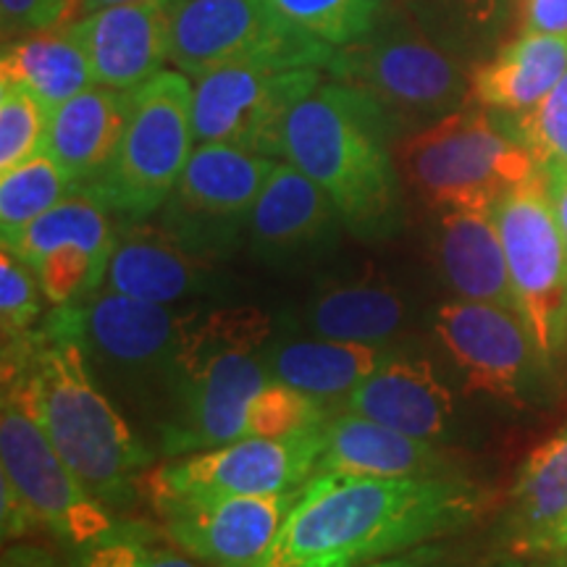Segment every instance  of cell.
<instances>
[{"mask_svg": "<svg viewBox=\"0 0 567 567\" xmlns=\"http://www.w3.org/2000/svg\"><path fill=\"white\" fill-rule=\"evenodd\" d=\"M484 513L486 496L465 473H316L258 567H368L460 534Z\"/></svg>", "mask_w": 567, "mask_h": 567, "instance_id": "cell-1", "label": "cell"}, {"mask_svg": "<svg viewBox=\"0 0 567 567\" xmlns=\"http://www.w3.org/2000/svg\"><path fill=\"white\" fill-rule=\"evenodd\" d=\"M3 368L21 373L42 429L84 488L111 509L132 507L155 452L92 375L82 347L42 323L3 344Z\"/></svg>", "mask_w": 567, "mask_h": 567, "instance_id": "cell-2", "label": "cell"}, {"mask_svg": "<svg viewBox=\"0 0 567 567\" xmlns=\"http://www.w3.org/2000/svg\"><path fill=\"white\" fill-rule=\"evenodd\" d=\"M392 118L365 92L321 82L289 113L284 161L308 174L342 213L352 237L386 243L402 226V179Z\"/></svg>", "mask_w": 567, "mask_h": 567, "instance_id": "cell-3", "label": "cell"}, {"mask_svg": "<svg viewBox=\"0 0 567 567\" xmlns=\"http://www.w3.org/2000/svg\"><path fill=\"white\" fill-rule=\"evenodd\" d=\"M274 321L252 305L197 310L176 354L168 413L155 431L163 457L245 439L247 410L271 375L266 347Z\"/></svg>", "mask_w": 567, "mask_h": 567, "instance_id": "cell-4", "label": "cell"}, {"mask_svg": "<svg viewBox=\"0 0 567 567\" xmlns=\"http://www.w3.org/2000/svg\"><path fill=\"white\" fill-rule=\"evenodd\" d=\"M197 310L101 289L80 305L53 308L42 323L74 339L111 400L155 434L168 413L176 354Z\"/></svg>", "mask_w": 567, "mask_h": 567, "instance_id": "cell-5", "label": "cell"}, {"mask_svg": "<svg viewBox=\"0 0 567 567\" xmlns=\"http://www.w3.org/2000/svg\"><path fill=\"white\" fill-rule=\"evenodd\" d=\"M329 74L365 92L402 134L465 109L473 90L463 53L425 30L402 0L371 32L337 48Z\"/></svg>", "mask_w": 567, "mask_h": 567, "instance_id": "cell-6", "label": "cell"}, {"mask_svg": "<svg viewBox=\"0 0 567 567\" xmlns=\"http://www.w3.org/2000/svg\"><path fill=\"white\" fill-rule=\"evenodd\" d=\"M394 155L402 187L429 210H494L542 172L534 153L502 130L484 105H465L442 122L402 134Z\"/></svg>", "mask_w": 567, "mask_h": 567, "instance_id": "cell-7", "label": "cell"}, {"mask_svg": "<svg viewBox=\"0 0 567 567\" xmlns=\"http://www.w3.org/2000/svg\"><path fill=\"white\" fill-rule=\"evenodd\" d=\"M195 84L179 69H163L132 92V113L109 172L92 184L124 224L161 213L193 155Z\"/></svg>", "mask_w": 567, "mask_h": 567, "instance_id": "cell-8", "label": "cell"}, {"mask_svg": "<svg viewBox=\"0 0 567 567\" xmlns=\"http://www.w3.org/2000/svg\"><path fill=\"white\" fill-rule=\"evenodd\" d=\"M0 460L3 476L13 481L30 502L40 528L69 549L101 542L124 526L97 496H92L74 471L63 463L51 436L42 429L30 389L21 373L3 368V408H0Z\"/></svg>", "mask_w": 567, "mask_h": 567, "instance_id": "cell-9", "label": "cell"}, {"mask_svg": "<svg viewBox=\"0 0 567 567\" xmlns=\"http://www.w3.org/2000/svg\"><path fill=\"white\" fill-rule=\"evenodd\" d=\"M334 53L295 30L271 0H172L168 63L189 80L250 61L326 71Z\"/></svg>", "mask_w": 567, "mask_h": 567, "instance_id": "cell-10", "label": "cell"}, {"mask_svg": "<svg viewBox=\"0 0 567 567\" xmlns=\"http://www.w3.org/2000/svg\"><path fill=\"white\" fill-rule=\"evenodd\" d=\"M505 245L517 316L544 368L567 347V252L544 172L515 187L494 208Z\"/></svg>", "mask_w": 567, "mask_h": 567, "instance_id": "cell-11", "label": "cell"}, {"mask_svg": "<svg viewBox=\"0 0 567 567\" xmlns=\"http://www.w3.org/2000/svg\"><path fill=\"white\" fill-rule=\"evenodd\" d=\"M276 163L243 147L197 142L161 208V224L189 250L210 260L226 258L247 239L252 208Z\"/></svg>", "mask_w": 567, "mask_h": 567, "instance_id": "cell-12", "label": "cell"}, {"mask_svg": "<svg viewBox=\"0 0 567 567\" xmlns=\"http://www.w3.org/2000/svg\"><path fill=\"white\" fill-rule=\"evenodd\" d=\"M323 82L321 69L274 61L234 63L195 80V140L221 142L284 161V126L305 95Z\"/></svg>", "mask_w": 567, "mask_h": 567, "instance_id": "cell-13", "label": "cell"}, {"mask_svg": "<svg viewBox=\"0 0 567 567\" xmlns=\"http://www.w3.org/2000/svg\"><path fill=\"white\" fill-rule=\"evenodd\" d=\"M323 429V425H321ZM305 431L287 439L245 436L193 455L168 457L142 478L151 505L193 496L276 494L300 488L318 473L323 431Z\"/></svg>", "mask_w": 567, "mask_h": 567, "instance_id": "cell-14", "label": "cell"}, {"mask_svg": "<svg viewBox=\"0 0 567 567\" xmlns=\"http://www.w3.org/2000/svg\"><path fill=\"white\" fill-rule=\"evenodd\" d=\"M122 218L92 189H71L3 250L17 255L38 276L53 308L80 305L103 289Z\"/></svg>", "mask_w": 567, "mask_h": 567, "instance_id": "cell-15", "label": "cell"}, {"mask_svg": "<svg viewBox=\"0 0 567 567\" xmlns=\"http://www.w3.org/2000/svg\"><path fill=\"white\" fill-rule=\"evenodd\" d=\"M429 323L436 344L463 375L467 394L517 402L534 386L538 368H544L515 310L450 300L431 310Z\"/></svg>", "mask_w": 567, "mask_h": 567, "instance_id": "cell-16", "label": "cell"}, {"mask_svg": "<svg viewBox=\"0 0 567 567\" xmlns=\"http://www.w3.org/2000/svg\"><path fill=\"white\" fill-rule=\"evenodd\" d=\"M302 488L276 494L193 496L153 505L163 536L205 567H258L300 499Z\"/></svg>", "mask_w": 567, "mask_h": 567, "instance_id": "cell-17", "label": "cell"}, {"mask_svg": "<svg viewBox=\"0 0 567 567\" xmlns=\"http://www.w3.org/2000/svg\"><path fill=\"white\" fill-rule=\"evenodd\" d=\"M342 229L334 200L308 174L279 161L252 208L247 245L264 264L295 266L329 252Z\"/></svg>", "mask_w": 567, "mask_h": 567, "instance_id": "cell-18", "label": "cell"}, {"mask_svg": "<svg viewBox=\"0 0 567 567\" xmlns=\"http://www.w3.org/2000/svg\"><path fill=\"white\" fill-rule=\"evenodd\" d=\"M63 27L87 55L95 84L134 92L168 63L172 0L109 6Z\"/></svg>", "mask_w": 567, "mask_h": 567, "instance_id": "cell-19", "label": "cell"}, {"mask_svg": "<svg viewBox=\"0 0 567 567\" xmlns=\"http://www.w3.org/2000/svg\"><path fill=\"white\" fill-rule=\"evenodd\" d=\"M216 264L189 250L161 221L145 218L122 226L103 289L142 302L184 305L221 289Z\"/></svg>", "mask_w": 567, "mask_h": 567, "instance_id": "cell-20", "label": "cell"}, {"mask_svg": "<svg viewBox=\"0 0 567 567\" xmlns=\"http://www.w3.org/2000/svg\"><path fill=\"white\" fill-rule=\"evenodd\" d=\"M342 410L434 444L457 423L455 392L439 365L405 347H392L384 363L342 402Z\"/></svg>", "mask_w": 567, "mask_h": 567, "instance_id": "cell-21", "label": "cell"}, {"mask_svg": "<svg viewBox=\"0 0 567 567\" xmlns=\"http://www.w3.org/2000/svg\"><path fill=\"white\" fill-rule=\"evenodd\" d=\"M295 334L337 339V342L392 347L410 326L408 297L373 271L347 274L318 284L292 323Z\"/></svg>", "mask_w": 567, "mask_h": 567, "instance_id": "cell-22", "label": "cell"}, {"mask_svg": "<svg viewBox=\"0 0 567 567\" xmlns=\"http://www.w3.org/2000/svg\"><path fill=\"white\" fill-rule=\"evenodd\" d=\"M434 213V229L429 234L431 266L446 292L455 300L499 305L517 313L494 210L442 208Z\"/></svg>", "mask_w": 567, "mask_h": 567, "instance_id": "cell-23", "label": "cell"}, {"mask_svg": "<svg viewBox=\"0 0 567 567\" xmlns=\"http://www.w3.org/2000/svg\"><path fill=\"white\" fill-rule=\"evenodd\" d=\"M318 473H352L375 478H423L463 473L457 457L434 442H423L350 410H337L323 423Z\"/></svg>", "mask_w": 567, "mask_h": 567, "instance_id": "cell-24", "label": "cell"}, {"mask_svg": "<svg viewBox=\"0 0 567 567\" xmlns=\"http://www.w3.org/2000/svg\"><path fill=\"white\" fill-rule=\"evenodd\" d=\"M132 92L92 84L53 111L48 151L74 184L90 189L109 172L130 124Z\"/></svg>", "mask_w": 567, "mask_h": 567, "instance_id": "cell-25", "label": "cell"}, {"mask_svg": "<svg viewBox=\"0 0 567 567\" xmlns=\"http://www.w3.org/2000/svg\"><path fill=\"white\" fill-rule=\"evenodd\" d=\"M392 347L337 342L308 334L274 337L266 347V371L271 381H281L318 400L342 402L384 363Z\"/></svg>", "mask_w": 567, "mask_h": 567, "instance_id": "cell-26", "label": "cell"}, {"mask_svg": "<svg viewBox=\"0 0 567 567\" xmlns=\"http://www.w3.org/2000/svg\"><path fill=\"white\" fill-rule=\"evenodd\" d=\"M567 71V40L523 32L473 71L471 97L488 111L520 116L534 111Z\"/></svg>", "mask_w": 567, "mask_h": 567, "instance_id": "cell-27", "label": "cell"}, {"mask_svg": "<svg viewBox=\"0 0 567 567\" xmlns=\"http://www.w3.org/2000/svg\"><path fill=\"white\" fill-rule=\"evenodd\" d=\"M567 515V425L538 444L517 471L509 492L505 538L513 555H526Z\"/></svg>", "mask_w": 567, "mask_h": 567, "instance_id": "cell-28", "label": "cell"}, {"mask_svg": "<svg viewBox=\"0 0 567 567\" xmlns=\"http://www.w3.org/2000/svg\"><path fill=\"white\" fill-rule=\"evenodd\" d=\"M0 82H13L38 95L55 111L95 84L87 55L66 27L30 32L3 42Z\"/></svg>", "mask_w": 567, "mask_h": 567, "instance_id": "cell-29", "label": "cell"}, {"mask_svg": "<svg viewBox=\"0 0 567 567\" xmlns=\"http://www.w3.org/2000/svg\"><path fill=\"white\" fill-rule=\"evenodd\" d=\"M74 184L53 158L51 151L34 153L17 163L9 172H0V237L3 247L11 245L42 213L66 197Z\"/></svg>", "mask_w": 567, "mask_h": 567, "instance_id": "cell-30", "label": "cell"}, {"mask_svg": "<svg viewBox=\"0 0 567 567\" xmlns=\"http://www.w3.org/2000/svg\"><path fill=\"white\" fill-rule=\"evenodd\" d=\"M394 0H271L295 30L331 48H344L379 24Z\"/></svg>", "mask_w": 567, "mask_h": 567, "instance_id": "cell-31", "label": "cell"}, {"mask_svg": "<svg viewBox=\"0 0 567 567\" xmlns=\"http://www.w3.org/2000/svg\"><path fill=\"white\" fill-rule=\"evenodd\" d=\"M439 40L467 53L484 48L505 27L509 0H402Z\"/></svg>", "mask_w": 567, "mask_h": 567, "instance_id": "cell-32", "label": "cell"}, {"mask_svg": "<svg viewBox=\"0 0 567 567\" xmlns=\"http://www.w3.org/2000/svg\"><path fill=\"white\" fill-rule=\"evenodd\" d=\"M66 567H203V563L176 544L158 542L155 528L145 523L124 520L122 528L101 542L71 549Z\"/></svg>", "mask_w": 567, "mask_h": 567, "instance_id": "cell-33", "label": "cell"}, {"mask_svg": "<svg viewBox=\"0 0 567 567\" xmlns=\"http://www.w3.org/2000/svg\"><path fill=\"white\" fill-rule=\"evenodd\" d=\"M329 402L300 392V389L268 381L247 410L245 436L255 439H287L316 431L334 415Z\"/></svg>", "mask_w": 567, "mask_h": 567, "instance_id": "cell-34", "label": "cell"}, {"mask_svg": "<svg viewBox=\"0 0 567 567\" xmlns=\"http://www.w3.org/2000/svg\"><path fill=\"white\" fill-rule=\"evenodd\" d=\"M53 109L38 92L0 82V172L45 151Z\"/></svg>", "mask_w": 567, "mask_h": 567, "instance_id": "cell-35", "label": "cell"}, {"mask_svg": "<svg viewBox=\"0 0 567 567\" xmlns=\"http://www.w3.org/2000/svg\"><path fill=\"white\" fill-rule=\"evenodd\" d=\"M42 287L32 268L17 255L0 252V329L3 344L19 342L38 329L42 316Z\"/></svg>", "mask_w": 567, "mask_h": 567, "instance_id": "cell-36", "label": "cell"}, {"mask_svg": "<svg viewBox=\"0 0 567 567\" xmlns=\"http://www.w3.org/2000/svg\"><path fill=\"white\" fill-rule=\"evenodd\" d=\"M509 132L534 153L538 166L567 161V71L534 111L515 116Z\"/></svg>", "mask_w": 567, "mask_h": 567, "instance_id": "cell-37", "label": "cell"}, {"mask_svg": "<svg viewBox=\"0 0 567 567\" xmlns=\"http://www.w3.org/2000/svg\"><path fill=\"white\" fill-rule=\"evenodd\" d=\"M69 3L71 0H0L3 42L61 27L66 21Z\"/></svg>", "mask_w": 567, "mask_h": 567, "instance_id": "cell-38", "label": "cell"}, {"mask_svg": "<svg viewBox=\"0 0 567 567\" xmlns=\"http://www.w3.org/2000/svg\"><path fill=\"white\" fill-rule=\"evenodd\" d=\"M368 567H494L492 559L473 555L465 549H450L444 544H425L400 557L381 559V563Z\"/></svg>", "mask_w": 567, "mask_h": 567, "instance_id": "cell-39", "label": "cell"}, {"mask_svg": "<svg viewBox=\"0 0 567 567\" xmlns=\"http://www.w3.org/2000/svg\"><path fill=\"white\" fill-rule=\"evenodd\" d=\"M0 520H3V538H21L40 528L38 517H34L30 502L21 496L9 476L0 473Z\"/></svg>", "mask_w": 567, "mask_h": 567, "instance_id": "cell-40", "label": "cell"}, {"mask_svg": "<svg viewBox=\"0 0 567 567\" xmlns=\"http://www.w3.org/2000/svg\"><path fill=\"white\" fill-rule=\"evenodd\" d=\"M523 27L567 40V0H523Z\"/></svg>", "mask_w": 567, "mask_h": 567, "instance_id": "cell-41", "label": "cell"}, {"mask_svg": "<svg viewBox=\"0 0 567 567\" xmlns=\"http://www.w3.org/2000/svg\"><path fill=\"white\" fill-rule=\"evenodd\" d=\"M544 179H547V189L551 197V205H555V216L559 224V231H563V243L567 252V161H551L542 166Z\"/></svg>", "mask_w": 567, "mask_h": 567, "instance_id": "cell-42", "label": "cell"}, {"mask_svg": "<svg viewBox=\"0 0 567 567\" xmlns=\"http://www.w3.org/2000/svg\"><path fill=\"white\" fill-rule=\"evenodd\" d=\"M563 547H567V515L557 523V526H551L547 534L538 538V542L530 544L526 555H549V551H557Z\"/></svg>", "mask_w": 567, "mask_h": 567, "instance_id": "cell-43", "label": "cell"}, {"mask_svg": "<svg viewBox=\"0 0 567 567\" xmlns=\"http://www.w3.org/2000/svg\"><path fill=\"white\" fill-rule=\"evenodd\" d=\"M126 3H145V0H71L66 21H63V24L87 17V13H92V11L109 9V6H126Z\"/></svg>", "mask_w": 567, "mask_h": 567, "instance_id": "cell-44", "label": "cell"}, {"mask_svg": "<svg viewBox=\"0 0 567 567\" xmlns=\"http://www.w3.org/2000/svg\"><path fill=\"white\" fill-rule=\"evenodd\" d=\"M494 567H551L549 559L544 555H509L505 559H499Z\"/></svg>", "mask_w": 567, "mask_h": 567, "instance_id": "cell-45", "label": "cell"}, {"mask_svg": "<svg viewBox=\"0 0 567 567\" xmlns=\"http://www.w3.org/2000/svg\"><path fill=\"white\" fill-rule=\"evenodd\" d=\"M3 567H38V565H34L32 555L27 557V555H21V551H13V555L9 551L3 559Z\"/></svg>", "mask_w": 567, "mask_h": 567, "instance_id": "cell-46", "label": "cell"}, {"mask_svg": "<svg viewBox=\"0 0 567 567\" xmlns=\"http://www.w3.org/2000/svg\"><path fill=\"white\" fill-rule=\"evenodd\" d=\"M549 559L551 567H567V547L557 549V551H549V555H544Z\"/></svg>", "mask_w": 567, "mask_h": 567, "instance_id": "cell-47", "label": "cell"}]
</instances>
